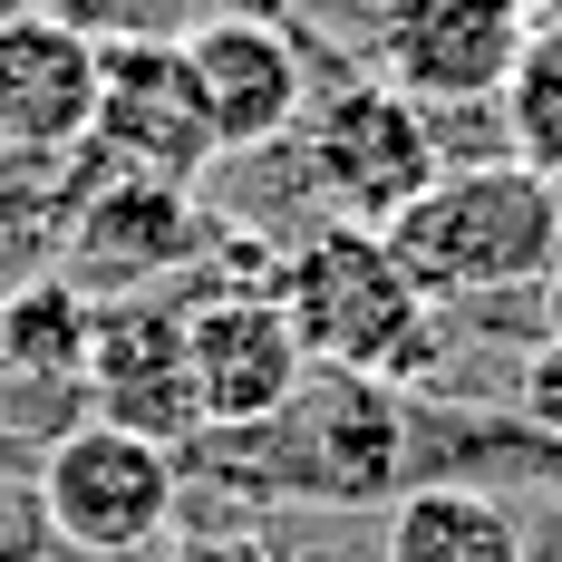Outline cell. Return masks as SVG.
Wrapping results in <instances>:
<instances>
[{"label":"cell","instance_id":"cell-1","mask_svg":"<svg viewBox=\"0 0 562 562\" xmlns=\"http://www.w3.org/2000/svg\"><path fill=\"white\" fill-rule=\"evenodd\" d=\"M389 252L427 301H495V291H543L562 262V184L524 156H475L447 166L407 214L389 224Z\"/></svg>","mask_w":562,"mask_h":562},{"label":"cell","instance_id":"cell-2","mask_svg":"<svg viewBox=\"0 0 562 562\" xmlns=\"http://www.w3.org/2000/svg\"><path fill=\"white\" fill-rule=\"evenodd\" d=\"M281 321L301 330L311 369H359V379H417L437 349V301L407 281L379 224H321L301 252H281L272 281Z\"/></svg>","mask_w":562,"mask_h":562},{"label":"cell","instance_id":"cell-3","mask_svg":"<svg viewBox=\"0 0 562 562\" xmlns=\"http://www.w3.org/2000/svg\"><path fill=\"white\" fill-rule=\"evenodd\" d=\"M243 447H252V465L272 475L281 495L379 505V495H397V465H407V407H397L389 379L311 369L262 427H243Z\"/></svg>","mask_w":562,"mask_h":562},{"label":"cell","instance_id":"cell-4","mask_svg":"<svg viewBox=\"0 0 562 562\" xmlns=\"http://www.w3.org/2000/svg\"><path fill=\"white\" fill-rule=\"evenodd\" d=\"M301 166H311V194L330 204V224L389 233L447 175V146H437V116L397 98L389 78H339L301 108Z\"/></svg>","mask_w":562,"mask_h":562},{"label":"cell","instance_id":"cell-5","mask_svg":"<svg viewBox=\"0 0 562 562\" xmlns=\"http://www.w3.org/2000/svg\"><path fill=\"white\" fill-rule=\"evenodd\" d=\"M30 495H40V524H49L68 553L126 562L175 524V447H146V437L88 417V427H68L40 456Z\"/></svg>","mask_w":562,"mask_h":562},{"label":"cell","instance_id":"cell-6","mask_svg":"<svg viewBox=\"0 0 562 562\" xmlns=\"http://www.w3.org/2000/svg\"><path fill=\"white\" fill-rule=\"evenodd\" d=\"M533 40L524 0H379L369 10V78L417 108H495Z\"/></svg>","mask_w":562,"mask_h":562},{"label":"cell","instance_id":"cell-7","mask_svg":"<svg viewBox=\"0 0 562 562\" xmlns=\"http://www.w3.org/2000/svg\"><path fill=\"white\" fill-rule=\"evenodd\" d=\"M88 146L108 156L116 175H166V184H194L214 166V126H204V98H194V68L175 40L136 30V40H98V116H88Z\"/></svg>","mask_w":562,"mask_h":562},{"label":"cell","instance_id":"cell-8","mask_svg":"<svg viewBox=\"0 0 562 562\" xmlns=\"http://www.w3.org/2000/svg\"><path fill=\"white\" fill-rule=\"evenodd\" d=\"M175 49L194 68V98H204V126L224 156H252V146H281L301 108H311V68H301V40L281 20H252V10H204L175 30Z\"/></svg>","mask_w":562,"mask_h":562},{"label":"cell","instance_id":"cell-9","mask_svg":"<svg viewBox=\"0 0 562 562\" xmlns=\"http://www.w3.org/2000/svg\"><path fill=\"white\" fill-rule=\"evenodd\" d=\"M184 379H194V427L243 437L311 379V349L281 321L272 291H214L184 311Z\"/></svg>","mask_w":562,"mask_h":562},{"label":"cell","instance_id":"cell-10","mask_svg":"<svg viewBox=\"0 0 562 562\" xmlns=\"http://www.w3.org/2000/svg\"><path fill=\"white\" fill-rule=\"evenodd\" d=\"M78 389L98 427H126L146 447H184L194 427V379H184V311L175 301H98L88 311V359Z\"/></svg>","mask_w":562,"mask_h":562},{"label":"cell","instance_id":"cell-11","mask_svg":"<svg viewBox=\"0 0 562 562\" xmlns=\"http://www.w3.org/2000/svg\"><path fill=\"white\" fill-rule=\"evenodd\" d=\"M98 116V40L58 10L0 20V156H68Z\"/></svg>","mask_w":562,"mask_h":562},{"label":"cell","instance_id":"cell-12","mask_svg":"<svg viewBox=\"0 0 562 562\" xmlns=\"http://www.w3.org/2000/svg\"><path fill=\"white\" fill-rule=\"evenodd\" d=\"M204 243V214H194V184H166V175H98L68 214V252H78V291L88 281H156L175 272L184 252Z\"/></svg>","mask_w":562,"mask_h":562},{"label":"cell","instance_id":"cell-13","mask_svg":"<svg viewBox=\"0 0 562 562\" xmlns=\"http://www.w3.org/2000/svg\"><path fill=\"white\" fill-rule=\"evenodd\" d=\"M389 562H524V524L475 485H407L389 505Z\"/></svg>","mask_w":562,"mask_h":562},{"label":"cell","instance_id":"cell-14","mask_svg":"<svg viewBox=\"0 0 562 562\" xmlns=\"http://www.w3.org/2000/svg\"><path fill=\"white\" fill-rule=\"evenodd\" d=\"M88 291L78 281H20L10 301H0V369H20V379H78V359H88Z\"/></svg>","mask_w":562,"mask_h":562},{"label":"cell","instance_id":"cell-15","mask_svg":"<svg viewBox=\"0 0 562 562\" xmlns=\"http://www.w3.org/2000/svg\"><path fill=\"white\" fill-rule=\"evenodd\" d=\"M495 116H505V136H514L505 156H524L533 175H553V184H562V20L524 40V58H514Z\"/></svg>","mask_w":562,"mask_h":562},{"label":"cell","instance_id":"cell-16","mask_svg":"<svg viewBox=\"0 0 562 562\" xmlns=\"http://www.w3.org/2000/svg\"><path fill=\"white\" fill-rule=\"evenodd\" d=\"M524 417L562 437V349H553V339H543V349L524 359Z\"/></svg>","mask_w":562,"mask_h":562},{"label":"cell","instance_id":"cell-17","mask_svg":"<svg viewBox=\"0 0 562 562\" xmlns=\"http://www.w3.org/2000/svg\"><path fill=\"white\" fill-rule=\"evenodd\" d=\"M175 562H281L262 533H194V543H175Z\"/></svg>","mask_w":562,"mask_h":562},{"label":"cell","instance_id":"cell-18","mask_svg":"<svg viewBox=\"0 0 562 562\" xmlns=\"http://www.w3.org/2000/svg\"><path fill=\"white\" fill-rule=\"evenodd\" d=\"M543 339H553V349H562V262H553V272H543Z\"/></svg>","mask_w":562,"mask_h":562},{"label":"cell","instance_id":"cell-19","mask_svg":"<svg viewBox=\"0 0 562 562\" xmlns=\"http://www.w3.org/2000/svg\"><path fill=\"white\" fill-rule=\"evenodd\" d=\"M0 562H40V543L30 533H0Z\"/></svg>","mask_w":562,"mask_h":562},{"label":"cell","instance_id":"cell-20","mask_svg":"<svg viewBox=\"0 0 562 562\" xmlns=\"http://www.w3.org/2000/svg\"><path fill=\"white\" fill-rule=\"evenodd\" d=\"M524 20H533V30H553V20H562V0H524Z\"/></svg>","mask_w":562,"mask_h":562}]
</instances>
